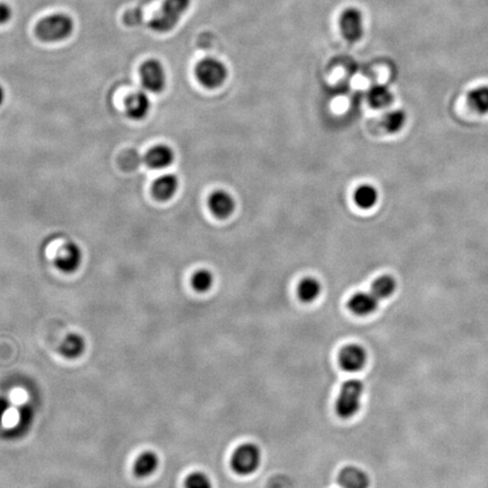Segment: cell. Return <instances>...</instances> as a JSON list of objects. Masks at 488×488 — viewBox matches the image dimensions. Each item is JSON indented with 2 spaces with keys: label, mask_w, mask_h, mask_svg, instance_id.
<instances>
[{
  "label": "cell",
  "mask_w": 488,
  "mask_h": 488,
  "mask_svg": "<svg viewBox=\"0 0 488 488\" xmlns=\"http://www.w3.org/2000/svg\"><path fill=\"white\" fill-rule=\"evenodd\" d=\"M191 0H164L159 12L150 20V29L157 33L170 32L190 6Z\"/></svg>",
  "instance_id": "1"
},
{
  "label": "cell",
  "mask_w": 488,
  "mask_h": 488,
  "mask_svg": "<svg viewBox=\"0 0 488 488\" xmlns=\"http://www.w3.org/2000/svg\"><path fill=\"white\" fill-rule=\"evenodd\" d=\"M74 31V20L68 15L53 14L42 20L35 27V34L44 42H58L70 38Z\"/></svg>",
  "instance_id": "2"
},
{
  "label": "cell",
  "mask_w": 488,
  "mask_h": 488,
  "mask_svg": "<svg viewBox=\"0 0 488 488\" xmlns=\"http://www.w3.org/2000/svg\"><path fill=\"white\" fill-rule=\"evenodd\" d=\"M364 384L352 378L345 382L336 402V410L341 418H352L361 409Z\"/></svg>",
  "instance_id": "3"
},
{
  "label": "cell",
  "mask_w": 488,
  "mask_h": 488,
  "mask_svg": "<svg viewBox=\"0 0 488 488\" xmlns=\"http://www.w3.org/2000/svg\"><path fill=\"white\" fill-rule=\"evenodd\" d=\"M261 451L258 445L253 443L242 444L235 451L232 456V468L239 475L253 474L261 466Z\"/></svg>",
  "instance_id": "4"
},
{
  "label": "cell",
  "mask_w": 488,
  "mask_h": 488,
  "mask_svg": "<svg viewBox=\"0 0 488 488\" xmlns=\"http://www.w3.org/2000/svg\"><path fill=\"white\" fill-rule=\"evenodd\" d=\"M194 74L202 86L207 88H216L225 81L227 77V70L220 60L206 58L197 65Z\"/></svg>",
  "instance_id": "5"
},
{
  "label": "cell",
  "mask_w": 488,
  "mask_h": 488,
  "mask_svg": "<svg viewBox=\"0 0 488 488\" xmlns=\"http://www.w3.org/2000/svg\"><path fill=\"white\" fill-rule=\"evenodd\" d=\"M140 79L145 90L150 93L163 92L166 85V74L164 67L157 59L145 61L140 67Z\"/></svg>",
  "instance_id": "6"
},
{
  "label": "cell",
  "mask_w": 488,
  "mask_h": 488,
  "mask_svg": "<svg viewBox=\"0 0 488 488\" xmlns=\"http://www.w3.org/2000/svg\"><path fill=\"white\" fill-rule=\"evenodd\" d=\"M339 25L344 38L352 44L361 40L364 33L363 15L357 8H347L344 11L341 15Z\"/></svg>",
  "instance_id": "7"
},
{
  "label": "cell",
  "mask_w": 488,
  "mask_h": 488,
  "mask_svg": "<svg viewBox=\"0 0 488 488\" xmlns=\"http://www.w3.org/2000/svg\"><path fill=\"white\" fill-rule=\"evenodd\" d=\"M83 263V251L75 242H68L60 249L55 259V265L61 272L72 274L79 270Z\"/></svg>",
  "instance_id": "8"
},
{
  "label": "cell",
  "mask_w": 488,
  "mask_h": 488,
  "mask_svg": "<svg viewBox=\"0 0 488 488\" xmlns=\"http://www.w3.org/2000/svg\"><path fill=\"white\" fill-rule=\"evenodd\" d=\"M367 354L364 347L347 345L339 354V363L347 372H358L367 364Z\"/></svg>",
  "instance_id": "9"
},
{
  "label": "cell",
  "mask_w": 488,
  "mask_h": 488,
  "mask_svg": "<svg viewBox=\"0 0 488 488\" xmlns=\"http://www.w3.org/2000/svg\"><path fill=\"white\" fill-rule=\"evenodd\" d=\"M150 100L142 91L133 93L126 100V113L131 120L140 121L147 117L150 111Z\"/></svg>",
  "instance_id": "10"
},
{
  "label": "cell",
  "mask_w": 488,
  "mask_h": 488,
  "mask_svg": "<svg viewBox=\"0 0 488 488\" xmlns=\"http://www.w3.org/2000/svg\"><path fill=\"white\" fill-rule=\"evenodd\" d=\"M209 209L211 213L220 220L227 218L233 214L235 209V202L233 197L226 191L217 190L209 197Z\"/></svg>",
  "instance_id": "11"
},
{
  "label": "cell",
  "mask_w": 488,
  "mask_h": 488,
  "mask_svg": "<svg viewBox=\"0 0 488 488\" xmlns=\"http://www.w3.org/2000/svg\"><path fill=\"white\" fill-rule=\"evenodd\" d=\"M174 157L176 155L172 148L166 145H157L148 150L145 162L154 170H164L173 164Z\"/></svg>",
  "instance_id": "12"
},
{
  "label": "cell",
  "mask_w": 488,
  "mask_h": 488,
  "mask_svg": "<svg viewBox=\"0 0 488 488\" xmlns=\"http://www.w3.org/2000/svg\"><path fill=\"white\" fill-rule=\"evenodd\" d=\"M338 482L343 488H367L370 485V478L363 469L348 466L339 473Z\"/></svg>",
  "instance_id": "13"
},
{
  "label": "cell",
  "mask_w": 488,
  "mask_h": 488,
  "mask_svg": "<svg viewBox=\"0 0 488 488\" xmlns=\"http://www.w3.org/2000/svg\"><path fill=\"white\" fill-rule=\"evenodd\" d=\"M378 301L380 300L372 292H360L352 295L348 306L352 313L364 317L378 309Z\"/></svg>",
  "instance_id": "14"
},
{
  "label": "cell",
  "mask_w": 488,
  "mask_h": 488,
  "mask_svg": "<svg viewBox=\"0 0 488 488\" xmlns=\"http://www.w3.org/2000/svg\"><path fill=\"white\" fill-rule=\"evenodd\" d=\"M179 189V180L174 174H164L154 183L153 194L159 202L172 199Z\"/></svg>",
  "instance_id": "15"
},
{
  "label": "cell",
  "mask_w": 488,
  "mask_h": 488,
  "mask_svg": "<svg viewBox=\"0 0 488 488\" xmlns=\"http://www.w3.org/2000/svg\"><path fill=\"white\" fill-rule=\"evenodd\" d=\"M367 101L373 109H384L393 103V93L384 85H374L367 92Z\"/></svg>",
  "instance_id": "16"
},
{
  "label": "cell",
  "mask_w": 488,
  "mask_h": 488,
  "mask_svg": "<svg viewBox=\"0 0 488 488\" xmlns=\"http://www.w3.org/2000/svg\"><path fill=\"white\" fill-rule=\"evenodd\" d=\"M157 466H159V456L157 454L147 451L138 456V459L133 466V471L138 477L150 476L157 470Z\"/></svg>",
  "instance_id": "17"
},
{
  "label": "cell",
  "mask_w": 488,
  "mask_h": 488,
  "mask_svg": "<svg viewBox=\"0 0 488 488\" xmlns=\"http://www.w3.org/2000/svg\"><path fill=\"white\" fill-rule=\"evenodd\" d=\"M356 205L362 209H371L376 206L378 199L376 189L370 185H363L358 187L354 194Z\"/></svg>",
  "instance_id": "18"
},
{
  "label": "cell",
  "mask_w": 488,
  "mask_h": 488,
  "mask_svg": "<svg viewBox=\"0 0 488 488\" xmlns=\"http://www.w3.org/2000/svg\"><path fill=\"white\" fill-rule=\"evenodd\" d=\"M469 107L480 114L488 113V86L477 87L467 96Z\"/></svg>",
  "instance_id": "19"
},
{
  "label": "cell",
  "mask_w": 488,
  "mask_h": 488,
  "mask_svg": "<svg viewBox=\"0 0 488 488\" xmlns=\"http://www.w3.org/2000/svg\"><path fill=\"white\" fill-rule=\"evenodd\" d=\"M321 293V284L315 278H304L298 287V294L301 301L310 303L319 298Z\"/></svg>",
  "instance_id": "20"
},
{
  "label": "cell",
  "mask_w": 488,
  "mask_h": 488,
  "mask_svg": "<svg viewBox=\"0 0 488 488\" xmlns=\"http://www.w3.org/2000/svg\"><path fill=\"white\" fill-rule=\"evenodd\" d=\"M397 283L395 278L389 275H384L373 283L372 293L376 295L378 300L389 298L396 291Z\"/></svg>",
  "instance_id": "21"
},
{
  "label": "cell",
  "mask_w": 488,
  "mask_h": 488,
  "mask_svg": "<svg viewBox=\"0 0 488 488\" xmlns=\"http://www.w3.org/2000/svg\"><path fill=\"white\" fill-rule=\"evenodd\" d=\"M85 350V341L83 337L76 334L68 336L65 339L64 344L61 346V352L62 355L68 358L79 357L81 354H83Z\"/></svg>",
  "instance_id": "22"
},
{
  "label": "cell",
  "mask_w": 488,
  "mask_h": 488,
  "mask_svg": "<svg viewBox=\"0 0 488 488\" xmlns=\"http://www.w3.org/2000/svg\"><path fill=\"white\" fill-rule=\"evenodd\" d=\"M406 121H407V117L404 111L393 110L383 117L382 124H383V128L388 133H396L402 131Z\"/></svg>",
  "instance_id": "23"
},
{
  "label": "cell",
  "mask_w": 488,
  "mask_h": 488,
  "mask_svg": "<svg viewBox=\"0 0 488 488\" xmlns=\"http://www.w3.org/2000/svg\"><path fill=\"white\" fill-rule=\"evenodd\" d=\"M191 284L194 291L199 293L209 292L214 284V276L209 270L200 269L192 276Z\"/></svg>",
  "instance_id": "24"
},
{
  "label": "cell",
  "mask_w": 488,
  "mask_h": 488,
  "mask_svg": "<svg viewBox=\"0 0 488 488\" xmlns=\"http://www.w3.org/2000/svg\"><path fill=\"white\" fill-rule=\"evenodd\" d=\"M20 417H18V428H15L16 433H23L29 428V425L32 423L33 417H34V410H33L31 404H23L20 408Z\"/></svg>",
  "instance_id": "25"
},
{
  "label": "cell",
  "mask_w": 488,
  "mask_h": 488,
  "mask_svg": "<svg viewBox=\"0 0 488 488\" xmlns=\"http://www.w3.org/2000/svg\"><path fill=\"white\" fill-rule=\"evenodd\" d=\"M185 488H213L211 480L204 473H194L185 480Z\"/></svg>",
  "instance_id": "26"
},
{
  "label": "cell",
  "mask_w": 488,
  "mask_h": 488,
  "mask_svg": "<svg viewBox=\"0 0 488 488\" xmlns=\"http://www.w3.org/2000/svg\"><path fill=\"white\" fill-rule=\"evenodd\" d=\"M12 15V8L7 4L0 3V25L8 23Z\"/></svg>",
  "instance_id": "27"
},
{
  "label": "cell",
  "mask_w": 488,
  "mask_h": 488,
  "mask_svg": "<svg viewBox=\"0 0 488 488\" xmlns=\"http://www.w3.org/2000/svg\"><path fill=\"white\" fill-rule=\"evenodd\" d=\"M9 409V402L6 398L0 397V424L3 422L4 416L6 415L7 410Z\"/></svg>",
  "instance_id": "28"
},
{
  "label": "cell",
  "mask_w": 488,
  "mask_h": 488,
  "mask_svg": "<svg viewBox=\"0 0 488 488\" xmlns=\"http://www.w3.org/2000/svg\"><path fill=\"white\" fill-rule=\"evenodd\" d=\"M4 101H5V91H4V87L0 85V107L4 105Z\"/></svg>",
  "instance_id": "29"
}]
</instances>
